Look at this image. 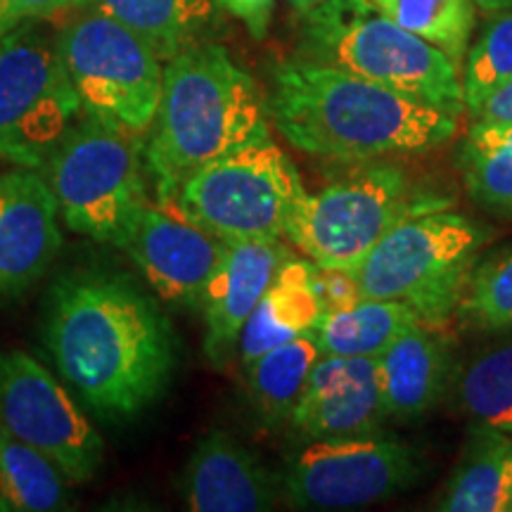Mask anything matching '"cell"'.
I'll use <instances>...</instances> for the list:
<instances>
[{
  "label": "cell",
  "mask_w": 512,
  "mask_h": 512,
  "mask_svg": "<svg viewBox=\"0 0 512 512\" xmlns=\"http://www.w3.org/2000/svg\"><path fill=\"white\" fill-rule=\"evenodd\" d=\"M133 133L88 117L48 159V183L69 230L117 245L147 204L145 164Z\"/></svg>",
  "instance_id": "ba28073f"
},
{
  "label": "cell",
  "mask_w": 512,
  "mask_h": 512,
  "mask_svg": "<svg viewBox=\"0 0 512 512\" xmlns=\"http://www.w3.org/2000/svg\"><path fill=\"white\" fill-rule=\"evenodd\" d=\"M287 3H290L299 15H306V12H311L313 8H318V5H323L325 0H287Z\"/></svg>",
  "instance_id": "e575fe53"
},
{
  "label": "cell",
  "mask_w": 512,
  "mask_h": 512,
  "mask_svg": "<svg viewBox=\"0 0 512 512\" xmlns=\"http://www.w3.org/2000/svg\"><path fill=\"white\" fill-rule=\"evenodd\" d=\"M64 67L88 117L143 136L164 91L162 57L117 19L81 10L57 38Z\"/></svg>",
  "instance_id": "9c48e42d"
},
{
  "label": "cell",
  "mask_w": 512,
  "mask_h": 512,
  "mask_svg": "<svg viewBox=\"0 0 512 512\" xmlns=\"http://www.w3.org/2000/svg\"><path fill=\"white\" fill-rule=\"evenodd\" d=\"M320 356L323 354H320L316 337L309 332V335L268 349L266 354L245 366L249 399L261 418L271 422L290 418Z\"/></svg>",
  "instance_id": "603a6c76"
},
{
  "label": "cell",
  "mask_w": 512,
  "mask_h": 512,
  "mask_svg": "<svg viewBox=\"0 0 512 512\" xmlns=\"http://www.w3.org/2000/svg\"><path fill=\"white\" fill-rule=\"evenodd\" d=\"M472 121H479V124H512V79L486 98L484 105L472 114Z\"/></svg>",
  "instance_id": "4dcf8cb0"
},
{
  "label": "cell",
  "mask_w": 512,
  "mask_h": 512,
  "mask_svg": "<svg viewBox=\"0 0 512 512\" xmlns=\"http://www.w3.org/2000/svg\"><path fill=\"white\" fill-rule=\"evenodd\" d=\"M5 3H8L12 15L19 22H24V19H41L55 15V12L74 5V0H5Z\"/></svg>",
  "instance_id": "1f68e13d"
},
{
  "label": "cell",
  "mask_w": 512,
  "mask_h": 512,
  "mask_svg": "<svg viewBox=\"0 0 512 512\" xmlns=\"http://www.w3.org/2000/svg\"><path fill=\"white\" fill-rule=\"evenodd\" d=\"M290 259V247L280 240L226 242L200 297L204 354L216 366H223L233 354L247 318Z\"/></svg>",
  "instance_id": "9a60e30c"
},
{
  "label": "cell",
  "mask_w": 512,
  "mask_h": 512,
  "mask_svg": "<svg viewBox=\"0 0 512 512\" xmlns=\"http://www.w3.org/2000/svg\"><path fill=\"white\" fill-rule=\"evenodd\" d=\"M420 323L411 306L392 299H356L323 313L313 337L323 356L380 358L394 339Z\"/></svg>",
  "instance_id": "44dd1931"
},
{
  "label": "cell",
  "mask_w": 512,
  "mask_h": 512,
  "mask_svg": "<svg viewBox=\"0 0 512 512\" xmlns=\"http://www.w3.org/2000/svg\"><path fill=\"white\" fill-rule=\"evenodd\" d=\"M0 427L46 456L62 477L98 475L105 444L67 389L24 351H0Z\"/></svg>",
  "instance_id": "7c38bea8"
},
{
  "label": "cell",
  "mask_w": 512,
  "mask_h": 512,
  "mask_svg": "<svg viewBox=\"0 0 512 512\" xmlns=\"http://www.w3.org/2000/svg\"><path fill=\"white\" fill-rule=\"evenodd\" d=\"M81 110L57 43L22 22L0 38V159L46 166Z\"/></svg>",
  "instance_id": "30bf717a"
},
{
  "label": "cell",
  "mask_w": 512,
  "mask_h": 512,
  "mask_svg": "<svg viewBox=\"0 0 512 512\" xmlns=\"http://www.w3.org/2000/svg\"><path fill=\"white\" fill-rule=\"evenodd\" d=\"M64 505L62 472L0 427V512H53Z\"/></svg>",
  "instance_id": "484cf974"
},
{
  "label": "cell",
  "mask_w": 512,
  "mask_h": 512,
  "mask_svg": "<svg viewBox=\"0 0 512 512\" xmlns=\"http://www.w3.org/2000/svg\"><path fill=\"white\" fill-rule=\"evenodd\" d=\"M418 453L389 434L311 439L287 465L285 494L302 510H354L380 503L420 479Z\"/></svg>",
  "instance_id": "8fae6325"
},
{
  "label": "cell",
  "mask_w": 512,
  "mask_h": 512,
  "mask_svg": "<svg viewBox=\"0 0 512 512\" xmlns=\"http://www.w3.org/2000/svg\"><path fill=\"white\" fill-rule=\"evenodd\" d=\"M117 247L136 261L164 302L200 304L204 285L219 264L226 242L178 211L145 204Z\"/></svg>",
  "instance_id": "4fadbf2b"
},
{
  "label": "cell",
  "mask_w": 512,
  "mask_h": 512,
  "mask_svg": "<svg viewBox=\"0 0 512 512\" xmlns=\"http://www.w3.org/2000/svg\"><path fill=\"white\" fill-rule=\"evenodd\" d=\"M290 420L306 439L380 430L387 413L377 382V358L320 356Z\"/></svg>",
  "instance_id": "2e32d148"
},
{
  "label": "cell",
  "mask_w": 512,
  "mask_h": 512,
  "mask_svg": "<svg viewBox=\"0 0 512 512\" xmlns=\"http://www.w3.org/2000/svg\"><path fill=\"white\" fill-rule=\"evenodd\" d=\"M384 17L451 57L463 67L475 29V0H370Z\"/></svg>",
  "instance_id": "4316f807"
},
{
  "label": "cell",
  "mask_w": 512,
  "mask_h": 512,
  "mask_svg": "<svg viewBox=\"0 0 512 512\" xmlns=\"http://www.w3.org/2000/svg\"><path fill=\"white\" fill-rule=\"evenodd\" d=\"M304 192L297 166L264 133L185 178L171 207L221 242L280 240Z\"/></svg>",
  "instance_id": "8992f818"
},
{
  "label": "cell",
  "mask_w": 512,
  "mask_h": 512,
  "mask_svg": "<svg viewBox=\"0 0 512 512\" xmlns=\"http://www.w3.org/2000/svg\"><path fill=\"white\" fill-rule=\"evenodd\" d=\"M268 131L266 95L226 48L195 43L166 60L145 169L164 204L185 178Z\"/></svg>",
  "instance_id": "3957f363"
},
{
  "label": "cell",
  "mask_w": 512,
  "mask_h": 512,
  "mask_svg": "<svg viewBox=\"0 0 512 512\" xmlns=\"http://www.w3.org/2000/svg\"><path fill=\"white\" fill-rule=\"evenodd\" d=\"M465 110L475 114L489 95L512 79V10L501 12L472 48L463 62Z\"/></svg>",
  "instance_id": "83f0119b"
},
{
  "label": "cell",
  "mask_w": 512,
  "mask_h": 512,
  "mask_svg": "<svg viewBox=\"0 0 512 512\" xmlns=\"http://www.w3.org/2000/svg\"><path fill=\"white\" fill-rule=\"evenodd\" d=\"M486 240L489 230L456 211H415L347 273L361 299L403 302L437 328L456 313Z\"/></svg>",
  "instance_id": "5b68a950"
},
{
  "label": "cell",
  "mask_w": 512,
  "mask_h": 512,
  "mask_svg": "<svg viewBox=\"0 0 512 512\" xmlns=\"http://www.w3.org/2000/svg\"><path fill=\"white\" fill-rule=\"evenodd\" d=\"M74 5L136 31L164 62L200 43L216 12V0H74Z\"/></svg>",
  "instance_id": "ffe728a7"
},
{
  "label": "cell",
  "mask_w": 512,
  "mask_h": 512,
  "mask_svg": "<svg viewBox=\"0 0 512 512\" xmlns=\"http://www.w3.org/2000/svg\"><path fill=\"white\" fill-rule=\"evenodd\" d=\"M377 382L387 418L413 420L430 413L453 384L448 344L430 325H413L377 358Z\"/></svg>",
  "instance_id": "ac0fdd59"
},
{
  "label": "cell",
  "mask_w": 512,
  "mask_h": 512,
  "mask_svg": "<svg viewBox=\"0 0 512 512\" xmlns=\"http://www.w3.org/2000/svg\"><path fill=\"white\" fill-rule=\"evenodd\" d=\"M266 107L287 143L337 164L422 155L458 128L456 114L306 57L275 64Z\"/></svg>",
  "instance_id": "7a4b0ae2"
},
{
  "label": "cell",
  "mask_w": 512,
  "mask_h": 512,
  "mask_svg": "<svg viewBox=\"0 0 512 512\" xmlns=\"http://www.w3.org/2000/svg\"><path fill=\"white\" fill-rule=\"evenodd\" d=\"M475 5L479 10H486V12L512 10V0H475Z\"/></svg>",
  "instance_id": "836d02e7"
},
{
  "label": "cell",
  "mask_w": 512,
  "mask_h": 512,
  "mask_svg": "<svg viewBox=\"0 0 512 512\" xmlns=\"http://www.w3.org/2000/svg\"><path fill=\"white\" fill-rule=\"evenodd\" d=\"M458 166L479 207L512 216V124L475 121L460 145Z\"/></svg>",
  "instance_id": "d4e9b609"
},
{
  "label": "cell",
  "mask_w": 512,
  "mask_h": 512,
  "mask_svg": "<svg viewBox=\"0 0 512 512\" xmlns=\"http://www.w3.org/2000/svg\"><path fill=\"white\" fill-rule=\"evenodd\" d=\"M302 57L330 64L448 114L465 110L460 67L370 0H325L306 12Z\"/></svg>",
  "instance_id": "277c9868"
},
{
  "label": "cell",
  "mask_w": 512,
  "mask_h": 512,
  "mask_svg": "<svg viewBox=\"0 0 512 512\" xmlns=\"http://www.w3.org/2000/svg\"><path fill=\"white\" fill-rule=\"evenodd\" d=\"M43 342L64 382L102 420L138 418L174 377L169 318L121 273H64L50 287Z\"/></svg>",
  "instance_id": "6da1fadb"
},
{
  "label": "cell",
  "mask_w": 512,
  "mask_h": 512,
  "mask_svg": "<svg viewBox=\"0 0 512 512\" xmlns=\"http://www.w3.org/2000/svg\"><path fill=\"white\" fill-rule=\"evenodd\" d=\"M19 24V19L12 15L8 3L5 0H0V38H3L8 31H12Z\"/></svg>",
  "instance_id": "d6a6232c"
},
{
  "label": "cell",
  "mask_w": 512,
  "mask_h": 512,
  "mask_svg": "<svg viewBox=\"0 0 512 512\" xmlns=\"http://www.w3.org/2000/svg\"><path fill=\"white\" fill-rule=\"evenodd\" d=\"M460 413L475 434L512 432V344L491 349L460 370L453 382Z\"/></svg>",
  "instance_id": "cb8c5ba5"
},
{
  "label": "cell",
  "mask_w": 512,
  "mask_h": 512,
  "mask_svg": "<svg viewBox=\"0 0 512 512\" xmlns=\"http://www.w3.org/2000/svg\"><path fill=\"white\" fill-rule=\"evenodd\" d=\"M439 510H512V432L475 434V446L448 482Z\"/></svg>",
  "instance_id": "7402d4cb"
},
{
  "label": "cell",
  "mask_w": 512,
  "mask_h": 512,
  "mask_svg": "<svg viewBox=\"0 0 512 512\" xmlns=\"http://www.w3.org/2000/svg\"><path fill=\"white\" fill-rule=\"evenodd\" d=\"M437 207V200L415 195L399 166L361 164L320 192H304L285 238L323 271H351L401 219Z\"/></svg>",
  "instance_id": "52a82bcc"
},
{
  "label": "cell",
  "mask_w": 512,
  "mask_h": 512,
  "mask_svg": "<svg viewBox=\"0 0 512 512\" xmlns=\"http://www.w3.org/2000/svg\"><path fill=\"white\" fill-rule=\"evenodd\" d=\"M57 197L36 169L0 174V299H17L53 266L62 247Z\"/></svg>",
  "instance_id": "5bb4252c"
},
{
  "label": "cell",
  "mask_w": 512,
  "mask_h": 512,
  "mask_svg": "<svg viewBox=\"0 0 512 512\" xmlns=\"http://www.w3.org/2000/svg\"><path fill=\"white\" fill-rule=\"evenodd\" d=\"M181 494L192 512H261L273 508L280 486L233 434L211 430L192 448Z\"/></svg>",
  "instance_id": "e0dca14e"
},
{
  "label": "cell",
  "mask_w": 512,
  "mask_h": 512,
  "mask_svg": "<svg viewBox=\"0 0 512 512\" xmlns=\"http://www.w3.org/2000/svg\"><path fill=\"white\" fill-rule=\"evenodd\" d=\"M216 5H221L233 17H238L249 34L259 38V41L268 34L275 0H216Z\"/></svg>",
  "instance_id": "f546056e"
},
{
  "label": "cell",
  "mask_w": 512,
  "mask_h": 512,
  "mask_svg": "<svg viewBox=\"0 0 512 512\" xmlns=\"http://www.w3.org/2000/svg\"><path fill=\"white\" fill-rule=\"evenodd\" d=\"M456 313L472 328H512V247L475 266Z\"/></svg>",
  "instance_id": "f1b7e54d"
},
{
  "label": "cell",
  "mask_w": 512,
  "mask_h": 512,
  "mask_svg": "<svg viewBox=\"0 0 512 512\" xmlns=\"http://www.w3.org/2000/svg\"><path fill=\"white\" fill-rule=\"evenodd\" d=\"M325 306L316 285V264L292 259L280 268L240 335L242 366L256 361L268 349L316 330Z\"/></svg>",
  "instance_id": "d6986e66"
}]
</instances>
